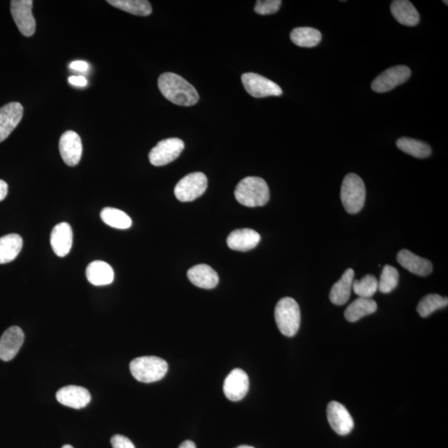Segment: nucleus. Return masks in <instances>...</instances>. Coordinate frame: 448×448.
I'll return each instance as SVG.
<instances>
[{"label":"nucleus","instance_id":"nucleus-1","mask_svg":"<svg viewBox=\"0 0 448 448\" xmlns=\"http://www.w3.org/2000/svg\"><path fill=\"white\" fill-rule=\"evenodd\" d=\"M158 87L162 95L174 104L191 106L200 100L198 92L185 78L176 74L165 73L160 76Z\"/></svg>","mask_w":448,"mask_h":448},{"label":"nucleus","instance_id":"nucleus-2","mask_svg":"<svg viewBox=\"0 0 448 448\" xmlns=\"http://www.w3.org/2000/svg\"><path fill=\"white\" fill-rule=\"evenodd\" d=\"M235 198L246 207H260L270 199V191L263 178L249 176L241 181L234 192Z\"/></svg>","mask_w":448,"mask_h":448},{"label":"nucleus","instance_id":"nucleus-3","mask_svg":"<svg viewBox=\"0 0 448 448\" xmlns=\"http://www.w3.org/2000/svg\"><path fill=\"white\" fill-rule=\"evenodd\" d=\"M133 377L142 383H154L162 379L168 371L167 362L160 357L142 356L130 364Z\"/></svg>","mask_w":448,"mask_h":448},{"label":"nucleus","instance_id":"nucleus-4","mask_svg":"<svg viewBox=\"0 0 448 448\" xmlns=\"http://www.w3.org/2000/svg\"><path fill=\"white\" fill-rule=\"evenodd\" d=\"M275 320L280 332L288 337H293L301 325V311L293 298H284L277 302Z\"/></svg>","mask_w":448,"mask_h":448},{"label":"nucleus","instance_id":"nucleus-5","mask_svg":"<svg viewBox=\"0 0 448 448\" xmlns=\"http://www.w3.org/2000/svg\"><path fill=\"white\" fill-rule=\"evenodd\" d=\"M366 190L363 179L356 174H349L344 178L340 190V199L346 212L356 214L364 207Z\"/></svg>","mask_w":448,"mask_h":448},{"label":"nucleus","instance_id":"nucleus-6","mask_svg":"<svg viewBox=\"0 0 448 448\" xmlns=\"http://www.w3.org/2000/svg\"><path fill=\"white\" fill-rule=\"evenodd\" d=\"M208 178L201 172L188 174L174 188V195L181 202H191L203 195L207 190Z\"/></svg>","mask_w":448,"mask_h":448},{"label":"nucleus","instance_id":"nucleus-7","mask_svg":"<svg viewBox=\"0 0 448 448\" xmlns=\"http://www.w3.org/2000/svg\"><path fill=\"white\" fill-rule=\"evenodd\" d=\"M185 149V143L178 138H168L161 141L149 154L151 164L163 167L176 160Z\"/></svg>","mask_w":448,"mask_h":448},{"label":"nucleus","instance_id":"nucleus-8","mask_svg":"<svg viewBox=\"0 0 448 448\" xmlns=\"http://www.w3.org/2000/svg\"><path fill=\"white\" fill-rule=\"evenodd\" d=\"M241 82L246 91L255 98L279 97L282 94L279 85L257 74H244L241 76Z\"/></svg>","mask_w":448,"mask_h":448},{"label":"nucleus","instance_id":"nucleus-9","mask_svg":"<svg viewBox=\"0 0 448 448\" xmlns=\"http://www.w3.org/2000/svg\"><path fill=\"white\" fill-rule=\"evenodd\" d=\"M32 0H13L10 11L13 20L20 32L25 37H31L35 33L36 22L32 13Z\"/></svg>","mask_w":448,"mask_h":448},{"label":"nucleus","instance_id":"nucleus-10","mask_svg":"<svg viewBox=\"0 0 448 448\" xmlns=\"http://www.w3.org/2000/svg\"><path fill=\"white\" fill-rule=\"evenodd\" d=\"M411 70L409 66L400 65L391 67L383 71L371 84L373 91L384 93L405 83L410 78Z\"/></svg>","mask_w":448,"mask_h":448},{"label":"nucleus","instance_id":"nucleus-11","mask_svg":"<svg viewBox=\"0 0 448 448\" xmlns=\"http://www.w3.org/2000/svg\"><path fill=\"white\" fill-rule=\"evenodd\" d=\"M327 419L331 428L339 435L346 436L354 428V420L346 407L342 403L332 401L327 406Z\"/></svg>","mask_w":448,"mask_h":448},{"label":"nucleus","instance_id":"nucleus-12","mask_svg":"<svg viewBox=\"0 0 448 448\" xmlns=\"http://www.w3.org/2000/svg\"><path fill=\"white\" fill-rule=\"evenodd\" d=\"M59 151L66 164L71 167L78 165L83 155V143L79 134L74 131L62 134L59 141Z\"/></svg>","mask_w":448,"mask_h":448},{"label":"nucleus","instance_id":"nucleus-13","mask_svg":"<svg viewBox=\"0 0 448 448\" xmlns=\"http://www.w3.org/2000/svg\"><path fill=\"white\" fill-rule=\"evenodd\" d=\"M248 391L249 378L243 370H232L224 380L223 392L231 401L237 402L243 400Z\"/></svg>","mask_w":448,"mask_h":448},{"label":"nucleus","instance_id":"nucleus-14","mask_svg":"<svg viewBox=\"0 0 448 448\" xmlns=\"http://www.w3.org/2000/svg\"><path fill=\"white\" fill-rule=\"evenodd\" d=\"M24 115V107L20 102L8 103L0 108V143L6 141L19 125Z\"/></svg>","mask_w":448,"mask_h":448},{"label":"nucleus","instance_id":"nucleus-15","mask_svg":"<svg viewBox=\"0 0 448 448\" xmlns=\"http://www.w3.org/2000/svg\"><path fill=\"white\" fill-rule=\"evenodd\" d=\"M24 342V331L19 326H12L4 331L0 338V360H12Z\"/></svg>","mask_w":448,"mask_h":448},{"label":"nucleus","instance_id":"nucleus-16","mask_svg":"<svg viewBox=\"0 0 448 448\" xmlns=\"http://www.w3.org/2000/svg\"><path fill=\"white\" fill-rule=\"evenodd\" d=\"M57 400L61 405L80 410L88 406L92 397L87 388L76 385L62 388L56 393Z\"/></svg>","mask_w":448,"mask_h":448},{"label":"nucleus","instance_id":"nucleus-17","mask_svg":"<svg viewBox=\"0 0 448 448\" xmlns=\"http://www.w3.org/2000/svg\"><path fill=\"white\" fill-rule=\"evenodd\" d=\"M73 230L69 223H60L52 228L50 243L53 252L60 258L66 257L73 246Z\"/></svg>","mask_w":448,"mask_h":448},{"label":"nucleus","instance_id":"nucleus-18","mask_svg":"<svg viewBox=\"0 0 448 448\" xmlns=\"http://www.w3.org/2000/svg\"><path fill=\"white\" fill-rule=\"evenodd\" d=\"M261 240V236L258 232L250 230V228H243L232 232L227 237V244L228 248L232 250L246 252L256 248Z\"/></svg>","mask_w":448,"mask_h":448},{"label":"nucleus","instance_id":"nucleus-19","mask_svg":"<svg viewBox=\"0 0 448 448\" xmlns=\"http://www.w3.org/2000/svg\"><path fill=\"white\" fill-rule=\"evenodd\" d=\"M397 260L403 268L415 275L426 276L433 272V264L429 260L416 256L410 250H401Z\"/></svg>","mask_w":448,"mask_h":448},{"label":"nucleus","instance_id":"nucleus-20","mask_svg":"<svg viewBox=\"0 0 448 448\" xmlns=\"http://www.w3.org/2000/svg\"><path fill=\"white\" fill-rule=\"evenodd\" d=\"M187 276L192 284L203 289H213L219 281L218 273L206 264L191 267Z\"/></svg>","mask_w":448,"mask_h":448},{"label":"nucleus","instance_id":"nucleus-21","mask_svg":"<svg viewBox=\"0 0 448 448\" xmlns=\"http://www.w3.org/2000/svg\"><path fill=\"white\" fill-rule=\"evenodd\" d=\"M391 11L400 24L413 27L419 24L420 16L414 4L407 0H394L391 3Z\"/></svg>","mask_w":448,"mask_h":448},{"label":"nucleus","instance_id":"nucleus-22","mask_svg":"<svg viewBox=\"0 0 448 448\" xmlns=\"http://www.w3.org/2000/svg\"><path fill=\"white\" fill-rule=\"evenodd\" d=\"M355 276V272L353 269L349 268L330 290V302L336 306H342L346 304L351 298L352 284Z\"/></svg>","mask_w":448,"mask_h":448},{"label":"nucleus","instance_id":"nucleus-23","mask_svg":"<svg viewBox=\"0 0 448 448\" xmlns=\"http://www.w3.org/2000/svg\"><path fill=\"white\" fill-rule=\"evenodd\" d=\"M86 276L90 284L94 286H106L114 281L113 269L103 261H94L89 264Z\"/></svg>","mask_w":448,"mask_h":448},{"label":"nucleus","instance_id":"nucleus-24","mask_svg":"<svg viewBox=\"0 0 448 448\" xmlns=\"http://www.w3.org/2000/svg\"><path fill=\"white\" fill-rule=\"evenodd\" d=\"M22 248V239L12 234L0 237V264L11 262L16 259Z\"/></svg>","mask_w":448,"mask_h":448},{"label":"nucleus","instance_id":"nucleus-25","mask_svg":"<svg viewBox=\"0 0 448 448\" xmlns=\"http://www.w3.org/2000/svg\"><path fill=\"white\" fill-rule=\"evenodd\" d=\"M377 310V303L371 298H358L344 312V317L349 322H356L361 318L371 315Z\"/></svg>","mask_w":448,"mask_h":448},{"label":"nucleus","instance_id":"nucleus-26","mask_svg":"<svg viewBox=\"0 0 448 448\" xmlns=\"http://www.w3.org/2000/svg\"><path fill=\"white\" fill-rule=\"evenodd\" d=\"M290 38L297 46L302 48H313L321 41L322 35L319 30L309 27L294 29L291 31Z\"/></svg>","mask_w":448,"mask_h":448},{"label":"nucleus","instance_id":"nucleus-27","mask_svg":"<svg viewBox=\"0 0 448 448\" xmlns=\"http://www.w3.org/2000/svg\"><path fill=\"white\" fill-rule=\"evenodd\" d=\"M398 149L415 158L425 159L431 155L432 150L427 143L414 140V139L402 137L396 142Z\"/></svg>","mask_w":448,"mask_h":448},{"label":"nucleus","instance_id":"nucleus-28","mask_svg":"<svg viewBox=\"0 0 448 448\" xmlns=\"http://www.w3.org/2000/svg\"><path fill=\"white\" fill-rule=\"evenodd\" d=\"M107 3L134 15L146 17L152 13L151 4L147 0H108Z\"/></svg>","mask_w":448,"mask_h":448},{"label":"nucleus","instance_id":"nucleus-29","mask_svg":"<svg viewBox=\"0 0 448 448\" xmlns=\"http://www.w3.org/2000/svg\"><path fill=\"white\" fill-rule=\"evenodd\" d=\"M101 218L106 225L118 230H127L132 227V221L127 214L114 208H105L102 210Z\"/></svg>","mask_w":448,"mask_h":448},{"label":"nucleus","instance_id":"nucleus-30","mask_svg":"<svg viewBox=\"0 0 448 448\" xmlns=\"http://www.w3.org/2000/svg\"><path fill=\"white\" fill-rule=\"evenodd\" d=\"M448 299L437 294H429L421 300L416 311L422 317H428L439 309L447 307Z\"/></svg>","mask_w":448,"mask_h":448},{"label":"nucleus","instance_id":"nucleus-31","mask_svg":"<svg viewBox=\"0 0 448 448\" xmlns=\"http://www.w3.org/2000/svg\"><path fill=\"white\" fill-rule=\"evenodd\" d=\"M352 289L358 298H371L378 290V280L374 275H366L360 281H353Z\"/></svg>","mask_w":448,"mask_h":448},{"label":"nucleus","instance_id":"nucleus-32","mask_svg":"<svg viewBox=\"0 0 448 448\" xmlns=\"http://www.w3.org/2000/svg\"><path fill=\"white\" fill-rule=\"evenodd\" d=\"M400 279V274L397 269L391 265L384 267L378 281V290L382 293H389L396 288Z\"/></svg>","mask_w":448,"mask_h":448},{"label":"nucleus","instance_id":"nucleus-33","mask_svg":"<svg viewBox=\"0 0 448 448\" xmlns=\"http://www.w3.org/2000/svg\"><path fill=\"white\" fill-rule=\"evenodd\" d=\"M281 3V0H258L255 4L254 10L259 15H273L279 12Z\"/></svg>","mask_w":448,"mask_h":448},{"label":"nucleus","instance_id":"nucleus-34","mask_svg":"<svg viewBox=\"0 0 448 448\" xmlns=\"http://www.w3.org/2000/svg\"><path fill=\"white\" fill-rule=\"evenodd\" d=\"M111 445L113 448H136L133 442L127 437L115 435L111 438Z\"/></svg>","mask_w":448,"mask_h":448},{"label":"nucleus","instance_id":"nucleus-35","mask_svg":"<svg viewBox=\"0 0 448 448\" xmlns=\"http://www.w3.org/2000/svg\"><path fill=\"white\" fill-rule=\"evenodd\" d=\"M69 82L71 85H74V86L77 87H85L87 86L88 80L83 77V76H71L69 78Z\"/></svg>","mask_w":448,"mask_h":448},{"label":"nucleus","instance_id":"nucleus-36","mask_svg":"<svg viewBox=\"0 0 448 448\" xmlns=\"http://www.w3.org/2000/svg\"><path fill=\"white\" fill-rule=\"evenodd\" d=\"M71 69L79 71H87L89 69L88 62L83 61H75L69 66Z\"/></svg>","mask_w":448,"mask_h":448},{"label":"nucleus","instance_id":"nucleus-37","mask_svg":"<svg viewBox=\"0 0 448 448\" xmlns=\"http://www.w3.org/2000/svg\"><path fill=\"white\" fill-rule=\"evenodd\" d=\"M8 191V183L0 179V202L6 198Z\"/></svg>","mask_w":448,"mask_h":448},{"label":"nucleus","instance_id":"nucleus-38","mask_svg":"<svg viewBox=\"0 0 448 448\" xmlns=\"http://www.w3.org/2000/svg\"><path fill=\"white\" fill-rule=\"evenodd\" d=\"M178 448H196L195 443L194 442L187 440L181 443V445Z\"/></svg>","mask_w":448,"mask_h":448},{"label":"nucleus","instance_id":"nucleus-39","mask_svg":"<svg viewBox=\"0 0 448 448\" xmlns=\"http://www.w3.org/2000/svg\"><path fill=\"white\" fill-rule=\"evenodd\" d=\"M236 448H255V447H251V446H246V445H241V446L237 447Z\"/></svg>","mask_w":448,"mask_h":448},{"label":"nucleus","instance_id":"nucleus-40","mask_svg":"<svg viewBox=\"0 0 448 448\" xmlns=\"http://www.w3.org/2000/svg\"><path fill=\"white\" fill-rule=\"evenodd\" d=\"M62 448H74V447H71V445H65V446L62 447Z\"/></svg>","mask_w":448,"mask_h":448},{"label":"nucleus","instance_id":"nucleus-41","mask_svg":"<svg viewBox=\"0 0 448 448\" xmlns=\"http://www.w3.org/2000/svg\"><path fill=\"white\" fill-rule=\"evenodd\" d=\"M443 3L446 4V6H447V1H443Z\"/></svg>","mask_w":448,"mask_h":448}]
</instances>
